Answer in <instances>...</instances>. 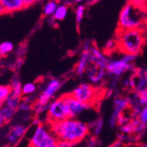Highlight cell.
<instances>
[{
  "label": "cell",
  "instance_id": "4316f807",
  "mask_svg": "<svg viewBox=\"0 0 147 147\" xmlns=\"http://www.w3.org/2000/svg\"><path fill=\"white\" fill-rule=\"evenodd\" d=\"M92 130L93 133H94L95 136H99L100 133L101 132L102 129H103V120L102 118H99L96 121H94L92 123Z\"/></svg>",
  "mask_w": 147,
  "mask_h": 147
},
{
  "label": "cell",
  "instance_id": "7a4b0ae2",
  "mask_svg": "<svg viewBox=\"0 0 147 147\" xmlns=\"http://www.w3.org/2000/svg\"><path fill=\"white\" fill-rule=\"evenodd\" d=\"M116 42L117 48L123 54L138 56L144 47V36L140 29H119Z\"/></svg>",
  "mask_w": 147,
  "mask_h": 147
},
{
  "label": "cell",
  "instance_id": "3957f363",
  "mask_svg": "<svg viewBox=\"0 0 147 147\" xmlns=\"http://www.w3.org/2000/svg\"><path fill=\"white\" fill-rule=\"evenodd\" d=\"M144 21V15L139 5H136L133 2H129L123 7L119 14V29H140Z\"/></svg>",
  "mask_w": 147,
  "mask_h": 147
},
{
  "label": "cell",
  "instance_id": "4fadbf2b",
  "mask_svg": "<svg viewBox=\"0 0 147 147\" xmlns=\"http://www.w3.org/2000/svg\"><path fill=\"white\" fill-rule=\"evenodd\" d=\"M90 60H91V64L104 69L107 68V65H108L109 61L108 57L94 46H92L90 49Z\"/></svg>",
  "mask_w": 147,
  "mask_h": 147
},
{
  "label": "cell",
  "instance_id": "836d02e7",
  "mask_svg": "<svg viewBox=\"0 0 147 147\" xmlns=\"http://www.w3.org/2000/svg\"><path fill=\"white\" fill-rule=\"evenodd\" d=\"M141 147H147V143H146V144H144L143 146H141Z\"/></svg>",
  "mask_w": 147,
  "mask_h": 147
},
{
  "label": "cell",
  "instance_id": "9c48e42d",
  "mask_svg": "<svg viewBox=\"0 0 147 147\" xmlns=\"http://www.w3.org/2000/svg\"><path fill=\"white\" fill-rule=\"evenodd\" d=\"M67 105L69 111H70V118L75 119L77 116H78L80 114H82L85 110H86L89 108V105L80 102L77 99H75L71 93L70 94H66L62 97Z\"/></svg>",
  "mask_w": 147,
  "mask_h": 147
},
{
  "label": "cell",
  "instance_id": "6da1fadb",
  "mask_svg": "<svg viewBox=\"0 0 147 147\" xmlns=\"http://www.w3.org/2000/svg\"><path fill=\"white\" fill-rule=\"evenodd\" d=\"M89 126L77 119L69 118L59 123H51L50 129L58 141L75 144L85 139L89 134Z\"/></svg>",
  "mask_w": 147,
  "mask_h": 147
},
{
  "label": "cell",
  "instance_id": "484cf974",
  "mask_svg": "<svg viewBox=\"0 0 147 147\" xmlns=\"http://www.w3.org/2000/svg\"><path fill=\"white\" fill-rule=\"evenodd\" d=\"M137 99H138V103L142 108L147 106V88L144 89L140 92H137Z\"/></svg>",
  "mask_w": 147,
  "mask_h": 147
},
{
  "label": "cell",
  "instance_id": "1f68e13d",
  "mask_svg": "<svg viewBox=\"0 0 147 147\" xmlns=\"http://www.w3.org/2000/svg\"><path fill=\"white\" fill-rule=\"evenodd\" d=\"M57 145V147H73L74 144L68 143V142H64V141H58Z\"/></svg>",
  "mask_w": 147,
  "mask_h": 147
},
{
  "label": "cell",
  "instance_id": "7c38bea8",
  "mask_svg": "<svg viewBox=\"0 0 147 147\" xmlns=\"http://www.w3.org/2000/svg\"><path fill=\"white\" fill-rule=\"evenodd\" d=\"M26 7L25 0H1L0 10L2 13H9L22 10Z\"/></svg>",
  "mask_w": 147,
  "mask_h": 147
},
{
  "label": "cell",
  "instance_id": "603a6c76",
  "mask_svg": "<svg viewBox=\"0 0 147 147\" xmlns=\"http://www.w3.org/2000/svg\"><path fill=\"white\" fill-rule=\"evenodd\" d=\"M13 49H14V46L11 42H4L0 44V54L2 57L6 56L13 50Z\"/></svg>",
  "mask_w": 147,
  "mask_h": 147
},
{
  "label": "cell",
  "instance_id": "d4e9b609",
  "mask_svg": "<svg viewBox=\"0 0 147 147\" xmlns=\"http://www.w3.org/2000/svg\"><path fill=\"white\" fill-rule=\"evenodd\" d=\"M119 129H120V131H121L122 134L124 136L130 135V134H133V133H135V126L132 122H129V123H127L125 125L119 127Z\"/></svg>",
  "mask_w": 147,
  "mask_h": 147
},
{
  "label": "cell",
  "instance_id": "e0dca14e",
  "mask_svg": "<svg viewBox=\"0 0 147 147\" xmlns=\"http://www.w3.org/2000/svg\"><path fill=\"white\" fill-rule=\"evenodd\" d=\"M16 109L8 107L6 105L1 106V110H0V123L1 126H4L5 123H7L14 116L16 113Z\"/></svg>",
  "mask_w": 147,
  "mask_h": 147
},
{
  "label": "cell",
  "instance_id": "e575fe53",
  "mask_svg": "<svg viewBox=\"0 0 147 147\" xmlns=\"http://www.w3.org/2000/svg\"><path fill=\"white\" fill-rule=\"evenodd\" d=\"M57 144H55V145H53V146H50V147H57Z\"/></svg>",
  "mask_w": 147,
  "mask_h": 147
},
{
  "label": "cell",
  "instance_id": "8fae6325",
  "mask_svg": "<svg viewBox=\"0 0 147 147\" xmlns=\"http://www.w3.org/2000/svg\"><path fill=\"white\" fill-rule=\"evenodd\" d=\"M129 106V99L123 98V97H117L114 100V111L109 119V126L114 128L117 124L118 117L124 110H126Z\"/></svg>",
  "mask_w": 147,
  "mask_h": 147
},
{
  "label": "cell",
  "instance_id": "7402d4cb",
  "mask_svg": "<svg viewBox=\"0 0 147 147\" xmlns=\"http://www.w3.org/2000/svg\"><path fill=\"white\" fill-rule=\"evenodd\" d=\"M11 88L10 86L2 85L0 86V102H1V106L4 105V103L11 95Z\"/></svg>",
  "mask_w": 147,
  "mask_h": 147
},
{
  "label": "cell",
  "instance_id": "52a82bcc",
  "mask_svg": "<svg viewBox=\"0 0 147 147\" xmlns=\"http://www.w3.org/2000/svg\"><path fill=\"white\" fill-rule=\"evenodd\" d=\"M61 86H62V84L58 79L51 78L48 82V84L46 85V86L43 89V91L42 92V93L39 95L37 101L35 102L34 105L42 106V107L49 106V104L50 103L49 102L50 100L54 97L56 92L61 88Z\"/></svg>",
  "mask_w": 147,
  "mask_h": 147
},
{
  "label": "cell",
  "instance_id": "9a60e30c",
  "mask_svg": "<svg viewBox=\"0 0 147 147\" xmlns=\"http://www.w3.org/2000/svg\"><path fill=\"white\" fill-rule=\"evenodd\" d=\"M136 76L138 79L136 80L135 78H132L129 80V86L134 88L137 92H140L147 88V69L139 70Z\"/></svg>",
  "mask_w": 147,
  "mask_h": 147
},
{
  "label": "cell",
  "instance_id": "5bb4252c",
  "mask_svg": "<svg viewBox=\"0 0 147 147\" xmlns=\"http://www.w3.org/2000/svg\"><path fill=\"white\" fill-rule=\"evenodd\" d=\"M86 73L88 80L92 84H98V83H100L104 79V77L107 74V71H106V69L104 68L98 67V66L91 64L88 67Z\"/></svg>",
  "mask_w": 147,
  "mask_h": 147
},
{
  "label": "cell",
  "instance_id": "ba28073f",
  "mask_svg": "<svg viewBox=\"0 0 147 147\" xmlns=\"http://www.w3.org/2000/svg\"><path fill=\"white\" fill-rule=\"evenodd\" d=\"M95 93H96V89L91 84L83 83L78 86L72 91L71 94L80 102L89 105L93 100V99L95 98Z\"/></svg>",
  "mask_w": 147,
  "mask_h": 147
},
{
  "label": "cell",
  "instance_id": "2e32d148",
  "mask_svg": "<svg viewBox=\"0 0 147 147\" xmlns=\"http://www.w3.org/2000/svg\"><path fill=\"white\" fill-rule=\"evenodd\" d=\"M91 65V60H90V50H82L81 56L76 65L75 71L77 75L81 76L85 72H86L88 67Z\"/></svg>",
  "mask_w": 147,
  "mask_h": 147
},
{
  "label": "cell",
  "instance_id": "5b68a950",
  "mask_svg": "<svg viewBox=\"0 0 147 147\" xmlns=\"http://www.w3.org/2000/svg\"><path fill=\"white\" fill-rule=\"evenodd\" d=\"M137 56L124 54L121 58L109 60L107 65L106 71L109 76L118 78L129 70H131Z\"/></svg>",
  "mask_w": 147,
  "mask_h": 147
},
{
  "label": "cell",
  "instance_id": "83f0119b",
  "mask_svg": "<svg viewBox=\"0 0 147 147\" xmlns=\"http://www.w3.org/2000/svg\"><path fill=\"white\" fill-rule=\"evenodd\" d=\"M36 90V86L34 83H26L22 87V94L23 95H30Z\"/></svg>",
  "mask_w": 147,
  "mask_h": 147
},
{
  "label": "cell",
  "instance_id": "ac0fdd59",
  "mask_svg": "<svg viewBox=\"0 0 147 147\" xmlns=\"http://www.w3.org/2000/svg\"><path fill=\"white\" fill-rule=\"evenodd\" d=\"M68 11H69L68 5H66L63 3L59 4L54 13V15L52 16V19L56 21H62L66 18V16H67Z\"/></svg>",
  "mask_w": 147,
  "mask_h": 147
},
{
  "label": "cell",
  "instance_id": "ffe728a7",
  "mask_svg": "<svg viewBox=\"0 0 147 147\" xmlns=\"http://www.w3.org/2000/svg\"><path fill=\"white\" fill-rule=\"evenodd\" d=\"M10 86L11 88V94L19 96V97L22 96V87H23V86H21L20 79H18L17 78H13L11 80V84Z\"/></svg>",
  "mask_w": 147,
  "mask_h": 147
},
{
  "label": "cell",
  "instance_id": "d6a6232c",
  "mask_svg": "<svg viewBox=\"0 0 147 147\" xmlns=\"http://www.w3.org/2000/svg\"><path fill=\"white\" fill-rule=\"evenodd\" d=\"M87 147H99V146L97 145V144H96V141H95V140L92 139V140H90V141H89V144H88V146H87Z\"/></svg>",
  "mask_w": 147,
  "mask_h": 147
},
{
  "label": "cell",
  "instance_id": "4dcf8cb0",
  "mask_svg": "<svg viewBox=\"0 0 147 147\" xmlns=\"http://www.w3.org/2000/svg\"><path fill=\"white\" fill-rule=\"evenodd\" d=\"M116 46H117V42H115V41H109V42H107V44H106V48L108 49H109V50H112Z\"/></svg>",
  "mask_w": 147,
  "mask_h": 147
},
{
  "label": "cell",
  "instance_id": "8992f818",
  "mask_svg": "<svg viewBox=\"0 0 147 147\" xmlns=\"http://www.w3.org/2000/svg\"><path fill=\"white\" fill-rule=\"evenodd\" d=\"M48 118L51 123L63 122L70 118V111L63 98L52 100L48 107Z\"/></svg>",
  "mask_w": 147,
  "mask_h": 147
},
{
  "label": "cell",
  "instance_id": "30bf717a",
  "mask_svg": "<svg viewBox=\"0 0 147 147\" xmlns=\"http://www.w3.org/2000/svg\"><path fill=\"white\" fill-rule=\"evenodd\" d=\"M26 130H28V127L21 123L12 126L5 136L6 142L11 147H14L20 143L21 138L26 134Z\"/></svg>",
  "mask_w": 147,
  "mask_h": 147
},
{
  "label": "cell",
  "instance_id": "277c9868",
  "mask_svg": "<svg viewBox=\"0 0 147 147\" xmlns=\"http://www.w3.org/2000/svg\"><path fill=\"white\" fill-rule=\"evenodd\" d=\"M58 143V139L51 129L40 124L36 126L29 140V147H50Z\"/></svg>",
  "mask_w": 147,
  "mask_h": 147
},
{
  "label": "cell",
  "instance_id": "f546056e",
  "mask_svg": "<svg viewBox=\"0 0 147 147\" xmlns=\"http://www.w3.org/2000/svg\"><path fill=\"white\" fill-rule=\"evenodd\" d=\"M30 109H31V105L30 104H28V103H26V102L21 100V102L19 105L18 110L22 111V112H26V111H29Z\"/></svg>",
  "mask_w": 147,
  "mask_h": 147
},
{
  "label": "cell",
  "instance_id": "f1b7e54d",
  "mask_svg": "<svg viewBox=\"0 0 147 147\" xmlns=\"http://www.w3.org/2000/svg\"><path fill=\"white\" fill-rule=\"evenodd\" d=\"M138 119L139 120V122L143 123L144 125H147V106L142 108V110L138 116Z\"/></svg>",
  "mask_w": 147,
  "mask_h": 147
},
{
  "label": "cell",
  "instance_id": "44dd1931",
  "mask_svg": "<svg viewBox=\"0 0 147 147\" xmlns=\"http://www.w3.org/2000/svg\"><path fill=\"white\" fill-rule=\"evenodd\" d=\"M21 97H19V96H16V95H13L11 93V95L9 96V98L6 100V101L5 102V105L8 106V107H11V108L14 109L16 110H18V108H19V105L20 103L21 102Z\"/></svg>",
  "mask_w": 147,
  "mask_h": 147
},
{
  "label": "cell",
  "instance_id": "d6986e66",
  "mask_svg": "<svg viewBox=\"0 0 147 147\" xmlns=\"http://www.w3.org/2000/svg\"><path fill=\"white\" fill-rule=\"evenodd\" d=\"M59 3L57 1H49L43 6V15L44 16H53L58 6Z\"/></svg>",
  "mask_w": 147,
  "mask_h": 147
},
{
  "label": "cell",
  "instance_id": "cb8c5ba5",
  "mask_svg": "<svg viewBox=\"0 0 147 147\" xmlns=\"http://www.w3.org/2000/svg\"><path fill=\"white\" fill-rule=\"evenodd\" d=\"M85 5H78L76 9H75V19H76V23L79 25L81 23L84 14H85Z\"/></svg>",
  "mask_w": 147,
  "mask_h": 147
}]
</instances>
